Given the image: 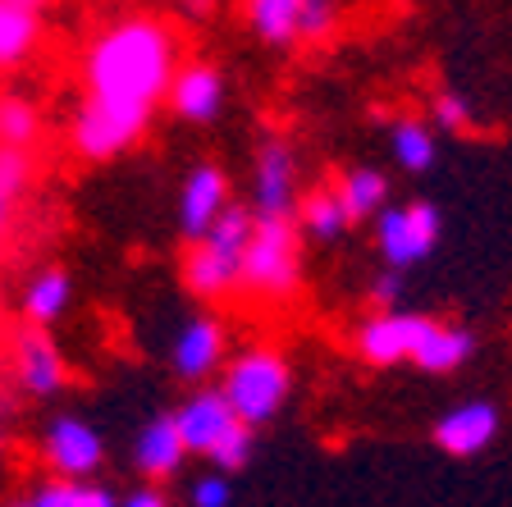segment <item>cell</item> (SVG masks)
<instances>
[{
	"mask_svg": "<svg viewBox=\"0 0 512 507\" xmlns=\"http://www.w3.org/2000/svg\"><path fill=\"white\" fill-rule=\"evenodd\" d=\"M334 192H339L343 201V211H348L352 224H362V220H380V211L389 206V179H384L380 169H348L339 183H334Z\"/></svg>",
	"mask_w": 512,
	"mask_h": 507,
	"instance_id": "cell-20",
	"label": "cell"
},
{
	"mask_svg": "<svg viewBox=\"0 0 512 507\" xmlns=\"http://www.w3.org/2000/svg\"><path fill=\"white\" fill-rule=\"evenodd\" d=\"M389 142H394V160L407 169V174H426V169L435 165L439 142L421 119H398V124L389 128Z\"/></svg>",
	"mask_w": 512,
	"mask_h": 507,
	"instance_id": "cell-22",
	"label": "cell"
},
{
	"mask_svg": "<svg viewBox=\"0 0 512 507\" xmlns=\"http://www.w3.org/2000/svg\"><path fill=\"white\" fill-rule=\"evenodd\" d=\"M398 293H403V275H398V270L380 275L375 279V288H371V297H375V307L380 311H398Z\"/></svg>",
	"mask_w": 512,
	"mask_h": 507,
	"instance_id": "cell-28",
	"label": "cell"
},
{
	"mask_svg": "<svg viewBox=\"0 0 512 507\" xmlns=\"http://www.w3.org/2000/svg\"><path fill=\"white\" fill-rule=\"evenodd\" d=\"M179 74V42L170 23L133 14L110 23L83 55L87 101L74 119V147L83 160H115L147 133L156 106Z\"/></svg>",
	"mask_w": 512,
	"mask_h": 507,
	"instance_id": "cell-1",
	"label": "cell"
},
{
	"mask_svg": "<svg viewBox=\"0 0 512 507\" xmlns=\"http://www.w3.org/2000/svg\"><path fill=\"white\" fill-rule=\"evenodd\" d=\"M183 457H188V448H183V434L174 425V412L151 416L138 430V439H133V466L147 480H170L183 466Z\"/></svg>",
	"mask_w": 512,
	"mask_h": 507,
	"instance_id": "cell-16",
	"label": "cell"
},
{
	"mask_svg": "<svg viewBox=\"0 0 512 507\" xmlns=\"http://www.w3.org/2000/svg\"><path fill=\"white\" fill-rule=\"evenodd\" d=\"M439 233H444V220L430 201H407V206H384L380 220H375V247L389 261V270L403 275L407 265L426 261L435 252Z\"/></svg>",
	"mask_w": 512,
	"mask_h": 507,
	"instance_id": "cell-7",
	"label": "cell"
},
{
	"mask_svg": "<svg viewBox=\"0 0 512 507\" xmlns=\"http://www.w3.org/2000/svg\"><path fill=\"white\" fill-rule=\"evenodd\" d=\"M252 229H256V215L234 201L202 243L188 247V256H183V284H188L192 297H202V302H220V297L238 293Z\"/></svg>",
	"mask_w": 512,
	"mask_h": 507,
	"instance_id": "cell-4",
	"label": "cell"
},
{
	"mask_svg": "<svg viewBox=\"0 0 512 507\" xmlns=\"http://www.w3.org/2000/svg\"><path fill=\"white\" fill-rule=\"evenodd\" d=\"M19 5H28V10H37V14H42V5H51V0H19Z\"/></svg>",
	"mask_w": 512,
	"mask_h": 507,
	"instance_id": "cell-32",
	"label": "cell"
},
{
	"mask_svg": "<svg viewBox=\"0 0 512 507\" xmlns=\"http://www.w3.org/2000/svg\"><path fill=\"white\" fill-rule=\"evenodd\" d=\"M348 211H343V201L334 188H316L302 197L298 206V229L307 233V238H316V243H334V238H343L348 233Z\"/></svg>",
	"mask_w": 512,
	"mask_h": 507,
	"instance_id": "cell-21",
	"label": "cell"
},
{
	"mask_svg": "<svg viewBox=\"0 0 512 507\" xmlns=\"http://www.w3.org/2000/svg\"><path fill=\"white\" fill-rule=\"evenodd\" d=\"M298 151L288 138H266L252 156V215L256 220H298Z\"/></svg>",
	"mask_w": 512,
	"mask_h": 507,
	"instance_id": "cell-8",
	"label": "cell"
},
{
	"mask_svg": "<svg viewBox=\"0 0 512 507\" xmlns=\"http://www.w3.org/2000/svg\"><path fill=\"white\" fill-rule=\"evenodd\" d=\"M14 380L28 398H55L69 384V366H64L60 348L51 343L46 329H23L14 338Z\"/></svg>",
	"mask_w": 512,
	"mask_h": 507,
	"instance_id": "cell-14",
	"label": "cell"
},
{
	"mask_svg": "<svg viewBox=\"0 0 512 507\" xmlns=\"http://www.w3.org/2000/svg\"><path fill=\"white\" fill-rule=\"evenodd\" d=\"M74 507H119V498H115V489L83 480V485H78V494H74Z\"/></svg>",
	"mask_w": 512,
	"mask_h": 507,
	"instance_id": "cell-29",
	"label": "cell"
},
{
	"mask_svg": "<svg viewBox=\"0 0 512 507\" xmlns=\"http://www.w3.org/2000/svg\"><path fill=\"white\" fill-rule=\"evenodd\" d=\"M435 119L444 133H467L471 124H476V110H471V101L462 92H439L435 96Z\"/></svg>",
	"mask_w": 512,
	"mask_h": 507,
	"instance_id": "cell-25",
	"label": "cell"
},
{
	"mask_svg": "<svg viewBox=\"0 0 512 507\" xmlns=\"http://www.w3.org/2000/svg\"><path fill=\"white\" fill-rule=\"evenodd\" d=\"M229 206H234V197H229V174H224L215 160L192 165L179 188V233L188 243H202Z\"/></svg>",
	"mask_w": 512,
	"mask_h": 507,
	"instance_id": "cell-10",
	"label": "cell"
},
{
	"mask_svg": "<svg viewBox=\"0 0 512 507\" xmlns=\"http://www.w3.org/2000/svg\"><path fill=\"white\" fill-rule=\"evenodd\" d=\"M119 507H170V498H165V489L142 485V489H133L128 498H119Z\"/></svg>",
	"mask_w": 512,
	"mask_h": 507,
	"instance_id": "cell-30",
	"label": "cell"
},
{
	"mask_svg": "<svg viewBox=\"0 0 512 507\" xmlns=\"http://www.w3.org/2000/svg\"><path fill=\"white\" fill-rule=\"evenodd\" d=\"M430 316H416V311H375L357 325V357L366 366H398V361H412L416 343L426 334Z\"/></svg>",
	"mask_w": 512,
	"mask_h": 507,
	"instance_id": "cell-11",
	"label": "cell"
},
{
	"mask_svg": "<svg viewBox=\"0 0 512 507\" xmlns=\"http://www.w3.org/2000/svg\"><path fill=\"white\" fill-rule=\"evenodd\" d=\"M302 288V229L298 220H256L252 243L243 256V284L238 293H247L261 307H284L293 302Z\"/></svg>",
	"mask_w": 512,
	"mask_h": 507,
	"instance_id": "cell-3",
	"label": "cell"
},
{
	"mask_svg": "<svg viewBox=\"0 0 512 507\" xmlns=\"http://www.w3.org/2000/svg\"><path fill=\"white\" fill-rule=\"evenodd\" d=\"M42 457L55 471V480L83 485V480H92L96 471H101V462H106V439H101V430H96L92 421L69 412V416H55V421L46 425Z\"/></svg>",
	"mask_w": 512,
	"mask_h": 507,
	"instance_id": "cell-9",
	"label": "cell"
},
{
	"mask_svg": "<svg viewBox=\"0 0 512 507\" xmlns=\"http://www.w3.org/2000/svg\"><path fill=\"white\" fill-rule=\"evenodd\" d=\"M220 393L247 430H261L293 398V366H288V357L279 348H243L224 366Z\"/></svg>",
	"mask_w": 512,
	"mask_h": 507,
	"instance_id": "cell-5",
	"label": "cell"
},
{
	"mask_svg": "<svg viewBox=\"0 0 512 507\" xmlns=\"http://www.w3.org/2000/svg\"><path fill=\"white\" fill-rule=\"evenodd\" d=\"M243 23L261 46L293 51L302 42H330L339 32V0H243Z\"/></svg>",
	"mask_w": 512,
	"mask_h": 507,
	"instance_id": "cell-6",
	"label": "cell"
},
{
	"mask_svg": "<svg viewBox=\"0 0 512 507\" xmlns=\"http://www.w3.org/2000/svg\"><path fill=\"white\" fill-rule=\"evenodd\" d=\"M74 494H78L74 480H46V485L37 489L28 503L32 507H74Z\"/></svg>",
	"mask_w": 512,
	"mask_h": 507,
	"instance_id": "cell-27",
	"label": "cell"
},
{
	"mask_svg": "<svg viewBox=\"0 0 512 507\" xmlns=\"http://www.w3.org/2000/svg\"><path fill=\"white\" fill-rule=\"evenodd\" d=\"M10 507H32V503H28V498H23V503H10Z\"/></svg>",
	"mask_w": 512,
	"mask_h": 507,
	"instance_id": "cell-34",
	"label": "cell"
},
{
	"mask_svg": "<svg viewBox=\"0 0 512 507\" xmlns=\"http://www.w3.org/2000/svg\"><path fill=\"white\" fill-rule=\"evenodd\" d=\"M42 133V115L28 96H0V147L5 151H28Z\"/></svg>",
	"mask_w": 512,
	"mask_h": 507,
	"instance_id": "cell-23",
	"label": "cell"
},
{
	"mask_svg": "<svg viewBox=\"0 0 512 507\" xmlns=\"http://www.w3.org/2000/svg\"><path fill=\"white\" fill-rule=\"evenodd\" d=\"M499 425L503 421L494 402H485V398L462 402V407H453V412H444L435 421V444L448 457H480L499 439Z\"/></svg>",
	"mask_w": 512,
	"mask_h": 507,
	"instance_id": "cell-15",
	"label": "cell"
},
{
	"mask_svg": "<svg viewBox=\"0 0 512 507\" xmlns=\"http://www.w3.org/2000/svg\"><path fill=\"white\" fill-rule=\"evenodd\" d=\"M0 453H5V425H0Z\"/></svg>",
	"mask_w": 512,
	"mask_h": 507,
	"instance_id": "cell-33",
	"label": "cell"
},
{
	"mask_svg": "<svg viewBox=\"0 0 512 507\" xmlns=\"http://www.w3.org/2000/svg\"><path fill=\"white\" fill-rule=\"evenodd\" d=\"M229 503H234V485H229V476H220V471L197 476L188 485V507H229Z\"/></svg>",
	"mask_w": 512,
	"mask_h": 507,
	"instance_id": "cell-26",
	"label": "cell"
},
{
	"mask_svg": "<svg viewBox=\"0 0 512 507\" xmlns=\"http://www.w3.org/2000/svg\"><path fill=\"white\" fill-rule=\"evenodd\" d=\"M32 179V160L28 151H5L0 147V238L10 233V220L19 211V197Z\"/></svg>",
	"mask_w": 512,
	"mask_h": 507,
	"instance_id": "cell-24",
	"label": "cell"
},
{
	"mask_svg": "<svg viewBox=\"0 0 512 507\" xmlns=\"http://www.w3.org/2000/svg\"><path fill=\"white\" fill-rule=\"evenodd\" d=\"M165 101H170V110L183 124H215L224 115V101H229V83H224V74L211 60H188L179 64Z\"/></svg>",
	"mask_w": 512,
	"mask_h": 507,
	"instance_id": "cell-13",
	"label": "cell"
},
{
	"mask_svg": "<svg viewBox=\"0 0 512 507\" xmlns=\"http://www.w3.org/2000/svg\"><path fill=\"white\" fill-rule=\"evenodd\" d=\"M215 5H220V0H179V10H183V14H192V19H206V14H211Z\"/></svg>",
	"mask_w": 512,
	"mask_h": 507,
	"instance_id": "cell-31",
	"label": "cell"
},
{
	"mask_svg": "<svg viewBox=\"0 0 512 507\" xmlns=\"http://www.w3.org/2000/svg\"><path fill=\"white\" fill-rule=\"evenodd\" d=\"M471 352H476V334L471 329L448 325V320H430L412 352V366L426 370V375H453V370H462L471 361Z\"/></svg>",
	"mask_w": 512,
	"mask_h": 507,
	"instance_id": "cell-17",
	"label": "cell"
},
{
	"mask_svg": "<svg viewBox=\"0 0 512 507\" xmlns=\"http://www.w3.org/2000/svg\"><path fill=\"white\" fill-rule=\"evenodd\" d=\"M69 302H74V279L64 275L60 265H46V270H37V275L28 279V288H23V320H28L32 329H51L64 320Z\"/></svg>",
	"mask_w": 512,
	"mask_h": 507,
	"instance_id": "cell-18",
	"label": "cell"
},
{
	"mask_svg": "<svg viewBox=\"0 0 512 507\" xmlns=\"http://www.w3.org/2000/svg\"><path fill=\"white\" fill-rule=\"evenodd\" d=\"M170 366L179 380L202 384L211 380L220 366H229V334L215 316H192L170 343Z\"/></svg>",
	"mask_w": 512,
	"mask_h": 507,
	"instance_id": "cell-12",
	"label": "cell"
},
{
	"mask_svg": "<svg viewBox=\"0 0 512 507\" xmlns=\"http://www.w3.org/2000/svg\"><path fill=\"white\" fill-rule=\"evenodd\" d=\"M174 425L183 434L188 457H206L220 476H234L252 462L256 430L238 421L220 389H197L192 398H183V407H174Z\"/></svg>",
	"mask_w": 512,
	"mask_h": 507,
	"instance_id": "cell-2",
	"label": "cell"
},
{
	"mask_svg": "<svg viewBox=\"0 0 512 507\" xmlns=\"http://www.w3.org/2000/svg\"><path fill=\"white\" fill-rule=\"evenodd\" d=\"M37 46H42V14L19 0H0V69H19Z\"/></svg>",
	"mask_w": 512,
	"mask_h": 507,
	"instance_id": "cell-19",
	"label": "cell"
}]
</instances>
